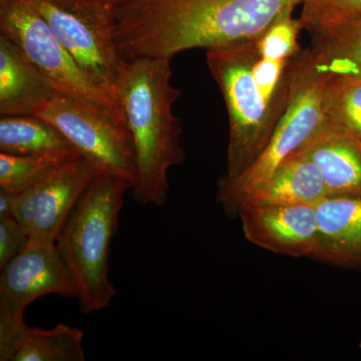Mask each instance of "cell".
I'll use <instances>...</instances> for the list:
<instances>
[{"instance_id": "cell-1", "label": "cell", "mask_w": 361, "mask_h": 361, "mask_svg": "<svg viewBox=\"0 0 361 361\" xmlns=\"http://www.w3.org/2000/svg\"><path fill=\"white\" fill-rule=\"evenodd\" d=\"M298 40L280 30L257 39L207 49L229 122L226 179L243 174L262 154L290 99Z\"/></svg>"}, {"instance_id": "cell-2", "label": "cell", "mask_w": 361, "mask_h": 361, "mask_svg": "<svg viewBox=\"0 0 361 361\" xmlns=\"http://www.w3.org/2000/svg\"><path fill=\"white\" fill-rule=\"evenodd\" d=\"M303 0H128L116 11L125 59H172L180 52L257 39Z\"/></svg>"}, {"instance_id": "cell-3", "label": "cell", "mask_w": 361, "mask_h": 361, "mask_svg": "<svg viewBox=\"0 0 361 361\" xmlns=\"http://www.w3.org/2000/svg\"><path fill=\"white\" fill-rule=\"evenodd\" d=\"M171 59H123L115 85L134 142L137 180L132 197L141 206L166 205L168 173L184 161L182 122L174 104L182 92L172 84Z\"/></svg>"}, {"instance_id": "cell-4", "label": "cell", "mask_w": 361, "mask_h": 361, "mask_svg": "<svg viewBox=\"0 0 361 361\" xmlns=\"http://www.w3.org/2000/svg\"><path fill=\"white\" fill-rule=\"evenodd\" d=\"M128 190L127 180L99 173L56 239V248L77 281L85 314L104 310L116 294L110 281L111 245Z\"/></svg>"}, {"instance_id": "cell-5", "label": "cell", "mask_w": 361, "mask_h": 361, "mask_svg": "<svg viewBox=\"0 0 361 361\" xmlns=\"http://www.w3.org/2000/svg\"><path fill=\"white\" fill-rule=\"evenodd\" d=\"M327 75L303 49L297 61L288 106L267 147L248 170L235 179L218 182L217 202L230 217H237L249 198L264 186L277 168L296 155L326 122L323 87Z\"/></svg>"}, {"instance_id": "cell-6", "label": "cell", "mask_w": 361, "mask_h": 361, "mask_svg": "<svg viewBox=\"0 0 361 361\" xmlns=\"http://www.w3.org/2000/svg\"><path fill=\"white\" fill-rule=\"evenodd\" d=\"M0 35L20 47L58 94L96 104L127 126L116 94L99 87L82 71L27 0H0Z\"/></svg>"}, {"instance_id": "cell-7", "label": "cell", "mask_w": 361, "mask_h": 361, "mask_svg": "<svg viewBox=\"0 0 361 361\" xmlns=\"http://www.w3.org/2000/svg\"><path fill=\"white\" fill-rule=\"evenodd\" d=\"M27 1L44 16L82 71L99 87L115 94L123 61L116 44V11L89 0Z\"/></svg>"}, {"instance_id": "cell-8", "label": "cell", "mask_w": 361, "mask_h": 361, "mask_svg": "<svg viewBox=\"0 0 361 361\" xmlns=\"http://www.w3.org/2000/svg\"><path fill=\"white\" fill-rule=\"evenodd\" d=\"M56 126L82 155L102 172L127 180H137L134 142L127 126L96 104L56 94L37 114Z\"/></svg>"}, {"instance_id": "cell-9", "label": "cell", "mask_w": 361, "mask_h": 361, "mask_svg": "<svg viewBox=\"0 0 361 361\" xmlns=\"http://www.w3.org/2000/svg\"><path fill=\"white\" fill-rule=\"evenodd\" d=\"M99 173L97 164L78 154L16 196L14 218L30 239L56 243L68 216Z\"/></svg>"}, {"instance_id": "cell-10", "label": "cell", "mask_w": 361, "mask_h": 361, "mask_svg": "<svg viewBox=\"0 0 361 361\" xmlns=\"http://www.w3.org/2000/svg\"><path fill=\"white\" fill-rule=\"evenodd\" d=\"M78 298V286L56 243L30 240L27 246L1 268L0 315L23 318L28 305L42 297Z\"/></svg>"}, {"instance_id": "cell-11", "label": "cell", "mask_w": 361, "mask_h": 361, "mask_svg": "<svg viewBox=\"0 0 361 361\" xmlns=\"http://www.w3.org/2000/svg\"><path fill=\"white\" fill-rule=\"evenodd\" d=\"M237 218L254 245L289 257L312 258L318 240L316 206H246Z\"/></svg>"}, {"instance_id": "cell-12", "label": "cell", "mask_w": 361, "mask_h": 361, "mask_svg": "<svg viewBox=\"0 0 361 361\" xmlns=\"http://www.w3.org/2000/svg\"><path fill=\"white\" fill-rule=\"evenodd\" d=\"M319 169L329 197H361V139L327 118L296 154Z\"/></svg>"}, {"instance_id": "cell-13", "label": "cell", "mask_w": 361, "mask_h": 361, "mask_svg": "<svg viewBox=\"0 0 361 361\" xmlns=\"http://www.w3.org/2000/svg\"><path fill=\"white\" fill-rule=\"evenodd\" d=\"M318 240L312 258L361 271V197H327L316 205Z\"/></svg>"}, {"instance_id": "cell-14", "label": "cell", "mask_w": 361, "mask_h": 361, "mask_svg": "<svg viewBox=\"0 0 361 361\" xmlns=\"http://www.w3.org/2000/svg\"><path fill=\"white\" fill-rule=\"evenodd\" d=\"M56 94L20 47L0 35V116L37 115Z\"/></svg>"}, {"instance_id": "cell-15", "label": "cell", "mask_w": 361, "mask_h": 361, "mask_svg": "<svg viewBox=\"0 0 361 361\" xmlns=\"http://www.w3.org/2000/svg\"><path fill=\"white\" fill-rule=\"evenodd\" d=\"M305 30L318 70L327 75L361 78V16L316 23Z\"/></svg>"}, {"instance_id": "cell-16", "label": "cell", "mask_w": 361, "mask_h": 361, "mask_svg": "<svg viewBox=\"0 0 361 361\" xmlns=\"http://www.w3.org/2000/svg\"><path fill=\"white\" fill-rule=\"evenodd\" d=\"M327 197L326 186L317 166L305 157L294 155L277 168L264 186L252 195L242 208L246 206H316Z\"/></svg>"}, {"instance_id": "cell-17", "label": "cell", "mask_w": 361, "mask_h": 361, "mask_svg": "<svg viewBox=\"0 0 361 361\" xmlns=\"http://www.w3.org/2000/svg\"><path fill=\"white\" fill-rule=\"evenodd\" d=\"M78 151L63 133L42 116H0V153L39 155Z\"/></svg>"}, {"instance_id": "cell-18", "label": "cell", "mask_w": 361, "mask_h": 361, "mask_svg": "<svg viewBox=\"0 0 361 361\" xmlns=\"http://www.w3.org/2000/svg\"><path fill=\"white\" fill-rule=\"evenodd\" d=\"M84 332L68 325L52 329L27 327L11 361H85Z\"/></svg>"}, {"instance_id": "cell-19", "label": "cell", "mask_w": 361, "mask_h": 361, "mask_svg": "<svg viewBox=\"0 0 361 361\" xmlns=\"http://www.w3.org/2000/svg\"><path fill=\"white\" fill-rule=\"evenodd\" d=\"M80 154L78 151L9 155L0 153V189L20 195Z\"/></svg>"}, {"instance_id": "cell-20", "label": "cell", "mask_w": 361, "mask_h": 361, "mask_svg": "<svg viewBox=\"0 0 361 361\" xmlns=\"http://www.w3.org/2000/svg\"><path fill=\"white\" fill-rule=\"evenodd\" d=\"M323 102L331 122L361 139V78L327 75Z\"/></svg>"}, {"instance_id": "cell-21", "label": "cell", "mask_w": 361, "mask_h": 361, "mask_svg": "<svg viewBox=\"0 0 361 361\" xmlns=\"http://www.w3.org/2000/svg\"><path fill=\"white\" fill-rule=\"evenodd\" d=\"M300 18L303 30L325 21L361 16V0H303Z\"/></svg>"}, {"instance_id": "cell-22", "label": "cell", "mask_w": 361, "mask_h": 361, "mask_svg": "<svg viewBox=\"0 0 361 361\" xmlns=\"http://www.w3.org/2000/svg\"><path fill=\"white\" fill-rule=\"evenodd\" d=\"M30 236L16 218L0 219V269L27 246Z\"/></svg>"}, {"instance_id": "cell-23", "label": "cell", "mask_w": 361, "mask_h": 361, "mask_svg": "<svg viewBox=\"0 0 361 361\" xmlns=\"http://www.w3.org/2000/svg\"><path fill=\"white\" fill-rule=\"evenodd\" d=\"M16 196L0 189V219L14 217V209H16Z\"/></svg>"}, {"instance_id": "cell-24", "label": "cell", "mask_w": 361, "mask_h": 361, "mask_svg": "<svg viewBox=\"0 0 361 361\" xmlns=\"http://www.w3.org/2000/svg\"><path fill=\"white\" fill-rule=\"evenodd\" d=\"M89 1L96 4L97 6L106 7V8L116 11V9L125 4L126 1H128V0H89Z\"/></svg>"}, {"instance_id": "cell-25", "label": "cell", "mask_w": 361, "mask_h": 361, "mask_svg": "<svg viewBox=\"0 0 361 361\" xmlns=\"http://www.w3.org/2000/svg\"><path fill=\"white\" fill-rule=\"evenodd\" d=\"M358 348H360V349L361 350V338H360V343H358Z\"/></svg>"}]
</instances>
